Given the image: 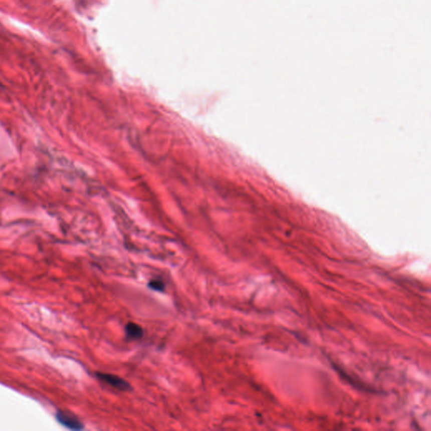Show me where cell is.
<instances>
[{"label":"cell","instance_id":"1","mask_svg":"<svg viewBox=\"0 0 431 431\" xmlns=\"http://www.w3.org/2000/svg\"><path fill=\"white\" fill-rule=\"evenodd\" d=\"M96 376L100 381L105 382L109 386H112L116 389L120 390L121 392H127L132 389V386L130 385L128 381L113 374L97 372Z\"/></svg>","mask_w":431,"mask_h":431},{"label":"cell","instance_id":"2","mask_svg":"<svg viewBox=\"0 0 431 431\" xmlns=\"http://www.w3.org/2000/svg\"><path fill=\"white\" fill-rule=\"evenodd\" d=\"M56 418L62 425L73 430H81L84 428V424L79 418L66 412L58 411V413H56Z\"/></svg>","mask_w":431,"mask_h":431},{"label":"cell","instance_id":"3","mask_svg":"<svg viewBox=\"0 0 431 431\" xmlns=\"http://www.w3.org/2000/svg\"><path fill=\"white\" fill-rule=\"evenodd\" d=\"M126 336L131 339H139L142 338L144 332L139 324L135 323H128L125 327Z\"/></svg>","mask_w":431,"mask_h":431},{"label":"cell","instance_id":"4","mask_svg":"<svg viewBox=\"0 0 431 431\" xmlns=\"http://www.w3.org/2000/svg\"><path fill=\"white\" fill-rule=\"evenodd\" d=\"M148 287H149L150 289L153 290V291L163 292V290L165 289V285L160 280L156 279V280H153V281L149 282Z\"/></svg>","mask_w":431,"mask_h":431}]
</instances>
